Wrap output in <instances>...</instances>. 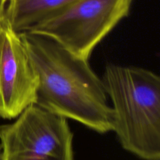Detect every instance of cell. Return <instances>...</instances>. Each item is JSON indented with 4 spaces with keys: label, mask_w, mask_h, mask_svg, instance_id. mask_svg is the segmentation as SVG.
I'll return each instance as SVG.
<instances>
[{
    "label": "cell",
    "mask_w": 160,
    "mask_h": 160,
    "mask_svg": "<svg viewBox=\"0 0 160 160\" xmlns=\"http://www.w3.org/2000/svg\"><path fill=\"white\" fill-rule=\"evenodd\" d=\"M5 0H0V20L3 17V12H4Z\"/></svg>",
    "instance_id": "7"
},
{
    "label": "cell",
    "mask_w": 160,
    "mask_h": 160,
    "mask_svg": "<svg viewBox=\"0 0 160 160\" xmlns=\"http://www.w3.org/2000/svg\"><path fill=\"white\" fill-rule=\"evenodd\" d=\"M67 119L36 104L0 126V160H74Z\"/></svg>",
    "instance_id": "4"
},
{
    "label": "cell",
    "mask_w": 160,
    "mask_h": 160,
    "mask_svg": "<svg viewBox=\"0 0 160 160\" xmlns=\"http://www.w3.org/2000/svg\"><path fill=\"white\" fill-rule=\"evenodd\" d=\"M38 78L20 33L0 20V117L16 119L35 104Z\"/></svg>",
    "instance_id": "5"
},
{
    "label": "cell",
    "mask_w": 160,
    "mask_h": 160,
    "mask_svg": "<svg viewBox=\"0 0 160 160\" xmlns=\"http://www.w3.org/2000/svg\"><path fill=\"white\" fill-rule=\"evenodd\" d=\"M1 150H2V147H1V144H0V154H1Z\"/></svg>",
    "instance_id": "8"
},
{
    "label": "cell",
    "mask_w": 160,
    "mask_h": 160,
    "mask_svg": "<svg viewBox=\"0 0 160 160\" xmlns=\"http://www.w3.org/2000/svg\"><path fill=\"white\" fill-rule=\"evenodd\" d=\"M111 100L112 131L124 150L160 160V78L147 68L109 64L102 78Z\"/></svg>",
    "instance_id": "2"
},
{
    "label": "cell",
    "mask_w": 160,
    "mask_h": 160,
    "mask_svg": "<svg viewBox=\"0 0 160 160\" xmlns=\"http://www.w3.org/2000/svg\"><path fill=\"white\" fill-rule=\"evenodd\" d=\"M133 0H78L52 13L29 31L52 39L88 61L96 45L128 17Z\"/></svg>",
    "instance_id": "3"
},
{
    "label": "cell",
    "mask_w": 160,
    "mask_h": 160,
    "mask_svg": "<svg viewBox=\"0 0 160 160\" xmlns=\"http://www.w3.org/2000/svg\"><path fill=\"white\" fill-rule=\"evenodd\" d=\"M20 34L38 78L35 104L101 134L112 131V111L102 80L88 61L48 37Z\"/></svg>",
    "instance_id": "1"
},
{
    "label": "cell",
    "mask_w": 160,
    "mask_h": 160,
    "mask_svg": "<svg viewBox=\"0 0 160 160\" xmlns=\"http://www.w3.org/2000/svg\"><path fill=\"white\" fill-rule=\"evenodd\" d=\"M76 1L5 0L3 17L17 32H27L52 13Z\"/></svg>",
    "instance_id": "6"
}]
</instances>
